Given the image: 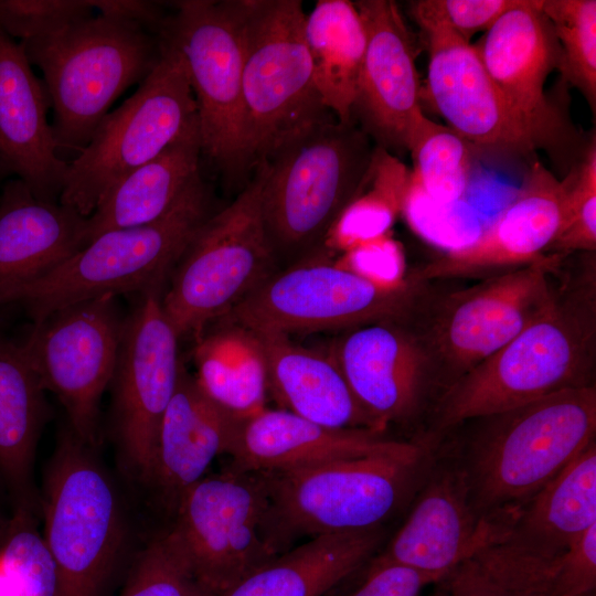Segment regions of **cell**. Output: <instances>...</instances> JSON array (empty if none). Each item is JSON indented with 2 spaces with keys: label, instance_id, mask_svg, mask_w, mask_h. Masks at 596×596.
Returning <instances> with one entry per match:
<instances>
[{
  "label": "cell",
  "instance_id": "681fc988",
  "mask_svg": "<svg viewBox=\"0 0 596 596\" xmlns=\"http://www.w3.org/2000/svg\"><path fill=\"white\" fill-rule=\"evenodd\" d=\"M11 175L8 169L4 167V164L0 161V189L3 185V183L7 181L6 179Z\"/></svg>",
  "mask_w": 596,
  "mask_h": 596
},
{
  "label": "cell",
  "instance_id": "603a6c76",
  "mask_svg": "<svg viewBox=\"0 0 596 596\" xmlns=\"http://www.w3.org/2000/svg\"><path fill=\"white\" fill-rule=\"evenodd\" d=\"M50 107L23 47L0 29V161L38 199L58 202L68 162L49 124Z\"/></svg>",
  "mask_w": 596,
  "mask_h": 596
},
{
  "label": "cell",
  "instance_id": "44dd1931",
  "mask_svg": "<svg viewBox=\"0 0 596 596\" xmlns=\"http://www.w3.org/2000/svg\"><path fill=\"white\" fill-rule=\"evenodd\" d=\"M490 77L520 117L538 148L565 137L566 125L544 92L560 49L541 0H519L475 45Z\"/></svg>",
  "mask_w": 596,
  "mask_h": 596
},
{
  "label": "cell",
  "instance_id": "d590c367",
  "mask_svg": "<svg viewBox=\"0 0 596 596\" xmlns=\"http://www.w3.org/2000/svg\"><path fill=\"white\" fill-rule=\"evenodd\" d=\"M471 146L448 126L422 115L407 143L413 161L411 179L438 202L464 200L471 173Z\"/></svg>",
  "mask_w": 596,
  "mask_h": 596
},
{
  "label": "cell",
  "instance_id": "ba28073f",
  "mask_svg": "<svg viewBox=\"0 0 596 596\" xmlns=\"http://www.w3.org/2000/svg\"><path fill=\"white\" fill-rule=\"evenodd\" d=\"M238 8L245 141L253 168L311 127L336 117L313 83L302 2L238 0Z\"/></svg>",
  "mask_w": 596,
  "mask_h": 596
},
{
  "label": "cell",
  "instance_id": "f35d334b",
  "mask_svg": "<svg viewBox=\"0 0 596 596\" xmlns=\"http://www.w3.org/2000/svg\"><path fill=\"white\" fill-rule=\"evenodd\" d=\"M120 596H216L194 573L169 531L140 553Z\"/></svg>",
  "mask_w": 596,
  "mask_h": 596
},
{
  "label": "cell",
  "instance_id": "277c9868",
  "mask_svg": "<svg viewBox=\"0 0 596 596\" xmlns=\"http://www.w3.org/2000/svg\"><path fill=\"white\" fill-rule=\"evenodd\" d=\"M372 151L353 123L332 118L264 161L262 217L278 270L328 249V235L356 193Z\"/></svg>",
  "mask_w": 596,
  "mask_h": 596
},
{
  "label": "cell",
  "instance_id": "5b68a950",
  "mask_svg": "<svg viewBox=\"0 0 596 596\" xmlns=\"http://www.w3.org/2000/svg\"><path fill=\"white\" fill-rule=\"evenodd\" d=\"M19 43L43 73L60 155L81 152L111 104L140 84L161 55L160 35L100 14Z\"/></svg>",
  "mask_w": 596,
  "mask_h": 596
},
{
  "label": "cell",
  "instance_id": "d6986e66",
  "mask_svg": "<svg viewBox=\"0 0 596 596\" xmlns=\"http://www.w3.org/2000/svg\"><path fill=\"white\" fill-rule=\"evenodd\" d=\"M427 40L426 100L472 146L530 156L538 146L487 72L475 45L443 28Z\"/></svg>",
  "mask_w": 596,
  "mask_h": 596
},
{
  "label": "cell",
  "instance_id": "74e56055",
  "mask_svg": "<svg viewBox=\"0 0 596 596\" xmlns=\"http://www.w3.org/2000/svg\"><path fill=\"white\" fill-rule=\"evenodd\" d=\"M33 520L32 508L15 507L0 543V564L20 596H64L56 561Z\"/></svg>",
  "mask_w": 596,
  "mask_h": 596
},
{
  "label": "cell",
  "instance_id": "52a82bcc",
  "mask_svg": "<svg viewBox=\"0 0 596 596\" xmlns=\"http://www.w3.org/2000/svg\"><path fill=\"white\" fill-rule=\"evenodd\" d=\"M212 214L210 189L200 174L161 217L102 233L44 276L11 292L3 308L19 306L35 323L84 300L163 286Z\"/></svg>",
  "mask_w": 596,
  "mask_h": 596
},
{
  "label": "cell",
  "instance_id": "cb8c5ba5",
  "mask_svg": "<svg viewBox=\"0 0 596 596\" xmlns=\"http://www.w3.org/2000/svg\"><path fill=\"white\" fill-rule=\"evenodd\" d=\"M405 441L365 429H338L288 411L241 417L228 451L230 469L277 472L398 449Z\"/></svg>",
  "mask_w": 596,
  "mask_h": 596
},
{
  "label": "cell",
  "instance_id": "5bb4252c",
  "mask_svg": "<svg viewBox=\"0 0 596 596\" xmlns=\"http://www.w3.org/2000/svg\"><path fill=\"white\" fill-rule=\"evenodd\" d=\"M268 509L267 478L257 471L228 468L180 496L170 532L216 596L279 555L268 538Z\"/></svg>",
  "mask_w": 596,
  "mask_h": 596
},
{
  "label": "cell",
  "instance_id": "7bdbcfd3",
  "mask_svg": "<svg viewBox=\"0 0 596 596\" xmlns=\"http://www.w3.org/2000/svg\"><path fill=\"white\" fill-rule=\"evenodd\" d=\"M519 0H418L409 8L421 29L437 26L469 41L479 31L487 32Z\"/></svg>",
  "mask_w": 596,
  "mask_h": 596
},
{
  "label": "cell",
  "instance_id": "8992f818",
  "mask_svg": "<svg viewBox=\"0 0 596 596\" xmlns=\"http://www.w3.org/2000/svg\"><path fill=\"white\" fill-rule=\"evenodd\" d=\"M563 257L545 254L440 295L425 286L403 321L429 362L438 397L550 307L558 291Z\"/></svg>",
  "mask_w": 596,
  "mask_h": 596
},
{
  "label": "cell",
  "instance_id": "e575fe53",
  "mask_svg": "<svg viewBox=\"0 0 596 596\" xmlns=\"http://www.w3.org/2000/svg\"><path fill=\"white\" fill-rule=\"evenodd\" d=\"M409 181L411 171L397 157L375 148L356 193L328 235L327 248L345 252L389 234L402 214Z\"/></svg>",
  "mask_w": 596,
  "mask_h": 596
},
{
  "label": "cell",
  "instance_id": "30bf717a",
  "mask_svg": "<svg viewBox=\"0 0 596 596\" xmlns=\"http://www.w3.org/2000/svg\"><path fill=\"white\" fill-rule=\"evenodd\" d=\"M43 538L64 596H100L125 541L121 504L94 454L66 424L44 476Z\"/></svg>",
  "mask_w": 596,
  "mask_h": 596
},
{
  "label": "cell",
  "instance_id": "7dc6e473",
  "mask_svg": "<svg viewBox=\"0 0 596 596\" xmlns=\"http://www.w3.org/2000/svg\"><path fill=\"white\" fill-rule=\"evenodd\" d=\"M98 14L137 24L145 30L160 35L169 15L161 4L146 0H88Z\"/></svg>",
  "mask_w": 596,
  "mask_h": 596
},
{
  "label": "cell",
  "instance_id": "3957f363",
  "mask_svg": "<svg viewBox=\"0 0 596 596\" xmlns=\"http://www.w3.org/2000/svg\"><path fill=\"white\" fill-rule=\"evenodd\" d=\"M436 441L416 437L398 449L277 472L268 483L269 541L280 554L300 536L383 528L412 502Z\"/></svg>",
  "mask_w": 596,
  "mask_h": 596
},
{
  "label": "cell",
  "instance_id": "ab89813d",
  "mask_svg": "<svg viewBox=\"0 0 596 596\" xmlns=\"http://www.w3.org/2000/svg\"><path fill=\"white\" fill-rule=\"evenodd\" d=\"M402 215L417 236L445 253L467 247L483 231L473 206L464 200L438 202L428 196L412 179Z\"/></svg>",
  "mask_w": 596,
  "mask_h": 596
},
{
  "label": "cell",
  "instance_id": "ffe728a7",
  "mask_svg": "<svg viewBox=\"0 0 596 596\" xmlns=\"http://www.w3.org/2000/svg\"><path fill=\"white\" fill-rule=\"evenodd\" d=\"M567 188V177L560 181L541 162H533L518 195L473 243L443 254L411 276L422 283L486 278L535 262L546 254L562 225Z\"/></svg>",
  "mask_w": 596,
  "mask_h": 596
},
{
  "label": "cell",
  "instance_id": "d4e9b609",
  "mask_svg": "<svg viewBox=\"0 0 596 596\" xmlns=\"http://www.w3.org/2000/svg\"><path fill=\"white\" fill-rule=\"evenodd\" d=\"M87 217L38 199L18 178L0 189V309L14 290L44 276L86 245Z\"/></svg>",
  "mask_w": 596,
  "mask_h": 596
},
{
  "label": "cell",
  "instance_id": "484cf974",
  "mask_svg": "<svg viewBox=\"0 0 596 596\" xmlns=\"http://www.w3.org/2000/svg\"><path fill=\"white\" fill-rule=\"evenodd\" d=\"M240 418L210 398L182 363L160 423L150 479L173 509L217 456L228 455Z\"/></svg>",
  "mask_w": 596,
  "mask_h": 596
},
{
  "label": "cell",
  "instance_id": "83f0119b",
  "mask_svg": "<svg viewBox=\"0 0 596 596\" xmlns=\"http://www.w3.org/2000/svg\"><path fill=\"white\" fill-rule=\"evenodd\" d=\"M384 529L319 535L248 573L219 596H327L372 558Z\"/></svg>",
  "mask_w": 596,
  "mask_h": 596
},
{
  "label": "cell",
  "instance_id": "9c48e42d",
  "mask_svg": "<svg viewBox=\"0 0 596 596\" xmlns=\"http://www.w3.org/2000/svg\"><path fill=\"white\" fill-rule=\"evenodd\" d=\"M266 163L236 199L212 214L175 264L161 304L181 339L194 338L278 270L260 207Z\"/></svg>",
  "mask_w": 596,
  "mask_h": 596
},
{
  "label": "cell",
  "instance_id": "7a4b0ae2",
  "mask_svg": "<svg viewBox=\"0 0 596 596\" xmlns=\"http://www.w3.org/2000/svg\"><path fill=\"white\" fill-rule=\"evenodd\" d=\"M450 439L478 512L511 523L596 435V386L564 390L469 419ZM456 428V427H455Z\"/></svg>",
  "mask_w": 596,
  "mask_h": 596
},
{
  "label": "cell",
  "instance_id": "ac0fdd59",
  "mask_svg": "<svg viewBox=\"0 0 596 596\" xmlns=\"http://www.w3.org/2000/svg\"><path fill=\"white\" fill-rule=\"evenodd\" d=\"M328 353L379 433L427 421L438 397L429 362L400 320L342 331Z\"/></svg>",
  "mask_w": 596,
  "mask_h": 596
},
{
  "label": "cell",
  "instance_id": "7c38bea8",
  "mask_svg": "<svg viewBox=\"0 0 596 596\" xmlns=\"http://www.w3.org/2000/svg\"><path fill=\"white\" fill-rule=\"evenodd\" d=\"M426 284L408 273L405 284L384 286L330 260L326 251L277 270L222 318L255 333L345 331L405 319Z\"/></svg>",
  "mask_w": 596,
  "mask_h": 596
},
{
  "label": "cell",
  "instance_id": "9a60e30c",
  "mask_svg": "<svg viewBox=\"0 0 596 596\" xmlns=\"http://www.w3.org/2000/svg\"><path fill=\"white\" fill-rule=\"evenodd\" d=\"M124 317L115 296L104 295L61 308L32 324L20 342L45 391L67 415L86 445L99 438V403L116 366Z\"/></svg>",
  "mask_w": 596,
  "mask_h": 596
},
{
  "label": "cell",
  "instance_id": "c3c4849f",
  "mask_svg": "<svg viewBox=\"0 0 596 596\" xmlns=\"http://www.w3.org/2000/svg\"><path fill=\"white\" fill-rule=\"evenodd\" d=\"M0 596H20L18 588L0 564Z\"/></svg>",
  "mask_w": 596,
  "mask_h": 596
},
{
  "label": "cell",
  "instance_id": "7402d4cb",
  "mask_svg": "<svg viewBox=\"0 0 596 596\" xmlns=\"http://www.w3.org/2000/svg\"><path fill=\"white\" fill-rule=\"evenodd\" d=\"M366 35L354 111L383 148L407 149L424 115L413 39L391 0L354 2Z\"/></svg>",
  "mask_w": 596,
  "mask_h": 596
},
{
  "label": "cell",
  "instance_id": "8fae6325",
  "mask_svg": "<svg viewBox=\"0 0 596 596\" xmlns=\"http://www.w3.org/2000/svg\"><path fill=\"white\" fill-rule=\"evenodd\" d=\"M161 38L160 60L138 89L98 124L68 162L60 202L88 217L123 177L162 152L198 119L179 50Z\"/></svg>",
  "mask_w": 596,
  "mask_h": 596
},
{
  "label": "cell",
  "instance_id": "f1b7e54d",
  "mask_svg": "<svg viewBox=\"0 0 596 596\" xmlns=\"http://www.w3.org/2000/svg\"><path fill=\"white\" fill-rule=\"evenodd\" d=\"M198 119L157 157L116 182L87 217L86 244L110 230L148 224L166 214L201 174Z\"/></svg>",
  "mask_w": 596,
  "mask_h": 596
},
{
  "label": "cell",
  "instance_id": "8d00e7d4",
  "mask_svg": "<svg viewBox=\"0 0 596 596\" xmlns=\"http://www.w3.org/2000/svg\"><path fill=\"white\" fill-rule=\"evenodd\" d=\"M560 49L557 68L577 88L595 114L596 106V1L541 0Z\"/></svg>",
  "mask_w": 596,
  "mask_h": 596
},
{
  "label": "cell",
  "instance_id": "4dcf8cb0",
  "mask_svg": "<svg viewBox=\"0 0 596 596\" xmlns=\"http://www.w3.org/2000/svg\"><path fill=\"white\" fill-rule=\"evenodd\" d=\"M45 392L20 342L0 333V472L17 505L32 509L33 462L49 414Z\"/></svg>",
  "mask_w": 596,
  "mask_h": 596
},
{
  "label": "cell",
  "instance_id": "f6af8a7d",
  "mask_svg": "<svg viewBox=\"0 0 596 596\" xmlns=\"http://www.w3.org/2000/svg\"><path fill=\"white\" fill-rule=\"evenodd\" d=\"M596 525L588 529L561 556L557 596H595Z\"/></svg>",
  "mask_w": 596,
  "mask_h": 596
},
{
  "label": "cell",
  "instance_id": "b9f144b4",
  "mask_svg": "<svg viewBox=\"0 0 596 596\" xmlns=\"http://www.w3.org/2000/svg\"><path fill=\"white\" fill-rule=\"evenodd\" d=\"M94 12L88 0H0V29L23 42L55 33Z\"/></svg>",
  "mask_w": 596,
  "mask_h": 596
},
{
  "label": "cell",
  "instance_id": "2e32d148",
  "mask_svg": "<svg viewBox=\"0 0 596 596\" xmlns=\"http://www.w3.org/2000/svg\"><path fill=\"white\" fill-rule=\"evenodd\" d=\"M163 286L138 294L124 317L113 386L115 436L126 468L150 482L158 432L174 394L182 361L179 340L164 315Z\"/></svg>",
  "mask_w": 596,
  "mask_h": 596
},
{
  "label": "cell",
  "instance_id": "f546056e",
  "mask_svg": "<svg viewBox=\"0 0 596 596\" xmlns=\"http://www.w3.org/2000/svg\"><path fill=\"white\" fill-rule=\"evenodd\" d=\"M593 525H596L595 440L519 510L504 540L557 557Z\"/></svg>",
  "mask_w": 596,
  "mask_h": 596
},
{
  "label": "cell",
  "instance_id": "d6a6232c",
  "mask_svg": "<svg viewBox=\"0 0 596 596\" xmlns=\"http://www.w3.org/2000/svg\"><path fill=\"white\" fill-rule=\"evenodd\" d=\"M196 337L193 360L198 384L215 403L246 417L264 409L268 392L266 362L257 337L220 318Z\"/></svg>",
  "mask_w": 596,
  "mask_h": 596
},
{
  "label": "cell",
  "instance_id": "60d3db41",
  "mask_svg": "<svg viewBox=\"0 0 596 596\" xmlns=\"http://www.w3.org/2000/svg\"><path fill=\"white\" fill-rule=\"evenodd\" d=\"M568 188L562 225L546 254L594 253L596 249L595 139L582 162L567 174Z\"/></svg>",
  "mask_w": 596,
  "mask_h": 596
},
{
  "label": "cell",
  "instance_id": "1f68e13d",
  "mask_svg": "<svg viewBox=\"0 0 596 596\" xmlns=\"http://www.w3.org/2000/svg\"><path fill=\"white\" fill-rule=\"evenodd\" d=\"M305 40L312 78L324 106L341 124H352L366 35L354 3L320 0L306 14Z\"/></svg>",
  "mask_w": 596,
  "mask_h": 596
},
{
  "label": "cell",
  "instance_id": "ee69618b",
  "mask_svg": "<svg viewBox=\"0 0 596 596\" xmlns=\"http://www.w3.org/2000/svg\"><path fill=\"white\" fill-rule=\"evenodd\" d=\"M340 263L384 286H401L408 279L404 251L389 234L345 251Z\"/></svg>",
  "mask_w": 596,
  "mask_h": 596
},
{
  "label": "cell",
  "instance_id": "e0dca14e",
  "mask_svg": "<svg viewBox=\"0 0 596 596\" xmlns=\"http://www.w3.org/2000/svg\"><path fill=\"white\" fill-rule=\"evenodd\" d=\"M510 525L478 512L454 445L443 437L406 520L375 558L440 579L478 550L503 540Z\"/></svg>",
  "mask_w": 596,
  "mask_h": 596
},
{
  "label": "cell",
  "instance_id": "6da1fadb",
  "mask_svg": "<svg viewBox=\"0 0 596 596\" xmlns=\"http://www.w3.org/2000/svg\"><path fill=\"white\" fill-rule=\"evenodd\" d=\"M595 363L593 258L561 277L557 295L542 315L440 394L421 435L440 439L469 419L595 385Z\"/></svg>",
  "mask_w": 596,
  "mask_h": 596
},
{
  "label": "cell",
  "instance_id": "4fadbf2b",
  "mask_svg": "<svg viewBox=\"0 0 596 596\" xmlns=\"http://www.w3.org/2000/svg\"><path fill=\"white\" fill-rule=\"evenodd\" d=\"M160 35L181 53L196 105L204 155L234 177L249 169L243 107V31L238 0L173 3Z\"/></svg>",
  "mask_w": 596,
  "mask_h": 596
},
{
  "label": "cell",
  "instance_id": "836d02e7",
  "mask_svg": "<svg viewBox=\"0 0 596 596\" xmlns=\"http://www.w3.org/2000/svg\"><path fill=\"white\" fill-rule=\"evenodd\" d=\"M561 556H545L507 540L492 542L438 579L430 596H557Z\"/></svg>",
  "mask_w": 596,
  "mask_h": 596
},
{
  "label": "cell",
  "instance_id": "bcb514c9",
  "mask_svg": "<svg viewBox=\"0 0 596 596\" xmlns=\"http://www.w3.org/2000/svg\"><path fill=\"white\" fill-rule=\"evenodd\" d=\"M437 577L391 562L371 561L364 581L344 596H419Z\"/></svg>",
  "mask_w": 596,
  "mask_h": 596
},
{
  "label": "cell",
  "instance_id": "4316f807",
  "mask_svg": "<svg viewBox=\"0 0 596 596\" xmlns=\"http://www.w3.org/2000/svg\"><path fill=\"white\" fill-rule=\"evenodd\" d=\"M253 333L266 362L268 392L281 409L330 428L379 433L329 353L285 334Z\"/></svg>",
  "mask_w": 596,
  "mask_h": 596
}]
</instances>
